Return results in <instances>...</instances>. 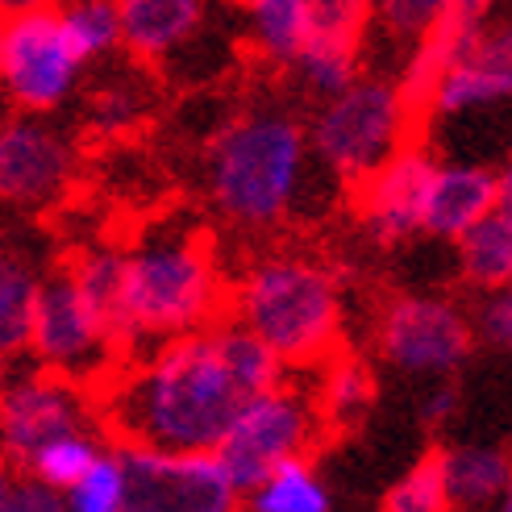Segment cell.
Listing matches in <instances>:
<instances>
[{"label": "cell", "instance_id": "1", "mask_svg": "<svg viewBox=\"0 0 512 512\" xmlns=\"http://www.w3.org/2000/svg\"><path fill=\"white\" fill-rule=\"evenodd\" d=\"M284 379V363L234 325H200L150 350L105 396V421L125 446L213 450L238 408Z\"/></svg>", "mask_w": 512, "mask_h": 512}, {"label": "cell", "instance_id": "2", "mask_svg": "<svg viewBox=\"0 0 512 512\" xmlns=\"http://www.w3.org/2000/svg\"><path fill=\"white\" fill-rule=\"evenodd\" d=\"M221 309V271L209 238L192 225H163L134 250H121V342H167L213 325Z\"/></svg>", "mask_w": 512, "mask_h": 512}, {"label": "cell", "instance_id": "3", "mask_svg": "<svg viewBox=\"0 0 512 512\" xmlns=\"http://www.w3.org/2000/svg\"><path fill=\"white\" fill-rule=\"evenodd\" d=\"M309 175V134L288 113H250L217 138L209 155V192L217 209L242 229L284 221Z\"/></svg>", "mask_w": 512, "mask_h": 512}, {"label": "cell", "instance_id": "4", "mask_svg": "<svg viewBox=\"0 0 512 512\" xmlns=\"http://www.w3.org/2000/svg\"><path fill=\"white\" fill-rule=\"evenodd\" d=\"M238 321L284 367H321L342 338L338 279L304 254H275L238 288Z\"/></svg>", "mask_w": 512, "mask_h": 512}, {"label": "cell", "instance_id": "5", "mask_svg": "<svg viewBox=\"0 0 512 512\" xmlns=\"http://www.w3.org/2000/svg\"><path fill=\"white\" fill-rule=\"evenodd\" d=\"M413 121L417 117L408 113L396 84L350 80L346 88L321 100V113L309 130V150L334 175L358 184L408 146Z\"/></svg>", "mask_w": 512, "mask_h": 512}, {"label": "cell", "instance_id": "6", "mask_svg": "<svg viewBox=\"0 0 512 512\" xmlns=\"http://www.w3.org/2000/svg\"><path fill=\"white\" fill-rule=\"evenodd\" d=\"M321 425L325 421L317 413V396L288 388L279 379L238 408V417L229 421L225 438L213 446V454L221 471L229 475V483H234V492L246 496L271 467L309 454Z\"/></svg>", "mask_w": 512, "mask_h": 512}, {"label": "cell", "instance_id": "7", "mask_svg": "<svg viewBox=\"0 0 512 512\" xmlns=\"http://www.w3.org/2000/svg\"><path fill=\"white\" fill-rule=\"evenodd\" d=\"M80 55L71 50L55 5L0 17V88L25 113H50L75 92Z\"/></svg>", "mask_w": 512, "mask_h": 512}, {"label": "cell", "instance_id": "8", "mask_svg": "<svg viewBox=\"0 0 512 512\" xmlns=\"http://www.w3.org/2000/svg\"><path fill=\"white\" fill-rule=\"evenodd\" d=\"M130 496L125 512H229L238 492L213 450H150L125 446Z\"/></svg>", "mask_w": 512, "mask_h": 512}, {"label": "cell", "instance_id": "9", "mask_svg": "<svg viewBox=\"0 0 512 512\" xmlns=\"http://www.w3.org/2000/svg\"><path fill=\"white\" fill-rule=\"evenodd\" d=\"M25 346L38 354V363L46 371L84 383L109 367V354L117 342L105 329V321H100L84 304V296L75 292L71 275H55V279H38L30 342Z\"/></svg>", "mask_w": 512, "mask_h": 512}, {"label": "cell", "instance_id": "10", "mask_svg": "<svg viewBox=\"0 0 512 512\" xmlns=\"http://www.w3.org/2000/svg\"><path fill=\"white\" fill-rule=\"evenodd\" d=\"M471 321L438 296H400L379 317V354L408 375H450L471 358Z\"/></svg>", "mask_w": 512, "mask_h": 512}, {"label": "cell", "instance_id": "11", "mask_svg": "<svg viewBox=\"0 0 512 512\" xmlns=\"http://www.w3.org/2000/svg\"><path fill=\"white\" fill-rule=\"evenodd\" d=\"M80 429H92V408L75 379L42 371L17 375L0 388V450L9 463L25 467L38 446Z\"/></svg>", "mask_w": 512, "mask_h": 512}, {"label": "cell", "instance_id": "12", "mask_svg": "<svg viewBox=\"0 0 512 512\" xmlns=\"http://www.w3.org/2000/svg\"><path fill=\"white\" fill-rule=\"evenodd\" d=\"M433 167L438 163H433L425 150L404 146L383 167H375L367 179L354 184L358 221H363V229L379 246H400L413 234H421Z\"/></svg>", "mask_w": 512, "mask_h": 512}, {"label": "cell", "instance_id": "13", "mask_svg": "<svg viewBox=\"0 0 512 512\" xmlns=\"http://www.w3.org/2000/svg\"><path fill=\"white\" fill-rule=\"evenodd\" d=\"M71 184V150L59 130L17 117L0 125V200L13 209H46Z\"/></svg>", "mask_w": 512, "mask_h": 512}, {"label": "cell", "instance_id": "14", "mask_svg": "<svg viewBox=\"0 0 512 512\" xmlns=\"http://www.w3.org/2000/svg\"><path fill=\"white\" fill-rule=\"evenodd\" d=\"M371 17V0H309V34H304L292 67L300 71V84L313 96L325 100L354 80Z\"/></svg>", "mask_w": 512, "mask_h": 512}, {"label": "cell", "instance_id": "15", "mask_svg": "<svg viewBox=\"0 0 512 512\" xmlns=\"http://www.w3.org/2000/svg\"><path fill=\"white\" fill-rule=\"evenodd\" d=\"M492 5L496 0H442L438 13L425 21V30L417 34V50L413 59L404 63V75L396 92L404 96V105L413 117L429 113V96L438 75L463 55L467 42L492 21Z\"/></svg>", "mask_w": 512, "mask_h": 512}, {"label": "cell", "instance_id": "16", "mask_svg": "<svg viewBox=\"0 0 512 512\" xmlns=\"http://www.w3.org/2000/svg\"><path fill=\"white\" fill-rule=\"evenodd\" d=\"M512 92V38L508 30L488 21L483 30L467 42V50L458 55L433 84L429 109L438 113H471V109H488L500 105Z\"/></svg>", "mask_w": 512, "mask_h": 512}, {"label": "cell", "instance_id": "17", "mask_svg": "<svg viewBox=\"0 0 512 512\" xmlns=\"http://www.w3.org/2000/svg\"><path fill=\"white\" fill-rule=\"evenodd\" d=\"M508 196V179L488 171V167H467V163H454V167H433L429 179V196H425V221L421 229L442 242H454L467 225H475L488 209Z\"/></svg>", "mask_w": 512, "mask_h": 512}, {"label": "cell", "instance_id": "18", "mask_svg": "<svg viewBox=\"0 0 512 512\" xmlns=\"http://www.w3.org/2000/svg\"><path fill=\"white\" fill-rule=\"evenodd\" d=\"M121 46L146 63L184 50L204 25V0H113Z\"/></svg>", "mask_w": 512, "mask_h": 512}, {"label": "cell", "instance_id": "19", "mask_svg": "<svg viewBox=\"0 0 512 512\" xmlns=\"http://www.w3.org/2000/svg\"><path fill=\"white\" fill-rule=\"evenodd\" d=\"M458 242V271L471 288L492 292V288H508L512 279V204L508 196L488 209L475 225H467Z\"/></svg>", "mask_w": 512, "mask_h": 512}, {"label": "cell", "instance_id": "20", "mask_svg": "<svg viewBox=\"0 0 512 512\" xmlns=\"http://www.w3.org/2000/svg\"><path fill=\"white\" fill-rule=\"evenodd\" d=\"M442 458V483L450 508H488L508 496L512 463L496 446H458L438 450Z\"/></svg>", "mask_w": 512, "mask_h": 512}, {"label": "cell", "instance_id": "21", "mask_svg": "<svg viewBox=\"0 0 512 512\" xmlns=\"http://www.w3.org/2000/svg\"><path fill=\"white\" fill-rule=\"evenodd\" d=\"M250 42L271 63H292L309 34V0H238Z\"/></svg>", "mask_w": 512, "mask_h": 512}, {"label": "cell", "instance_id": "22", "mask_svg": "<svg viewBox=\"0 0 512 512\" xmlns=\"http://www.w3.org/2000/svg\"><path fill=\"white\" fill-rule=\"evenodd\" d=\"M246 496L259 512H329V488L309 467V454L271 467Z\"/></svg>", "mask_w": 512, "mask_h": 512}, {"label": "cell", "instance_id": "23", "mask_svg": "<svg viewBox=\"0 0 512 512\" xmlns=\"http://www.w3.org/2000/svg\"><path fill=\"white\" fill-rule=\"evenodd\" d=\"M38 275L25 267L17 254L0 250V358H13L30 342Z\"/></svg>", "mask_w": 512, "mask_h": 512}, {"label": "cell", "instance_id": "24", "mask_svg": "<svg viewBox=\"0 0 512 512\" xmlns=\"http://www.w3.org/2000/svg\"><path fill=\"white\" fill-rule=\"evenodd\" d=\"M75 292L84 296L88 309L105 321V329L117 342V313H121V250L109 246H96L88 254L75 259V267L67 271Z\"/></svg>", "mask_w": 512, "mask_h": 512}, {"label": "cell", "instance_id": "25", "mask_svg": "<svg viewBox=\"0 0 512 512\" xmlns=\"http://www.w3.org/2000/svg\"><path fill=\"white\" fill-rule=\"evenodd\" d=\"M375 400V375L367 363H334L325 371V388L317 392V413L329 425H358L367 417V408Z\"/></svg>", "mask_w": 512, "mask_h": 512}, {"label": "cell", "instance_id": "26", "mask_svg": "<svg viewBox=\"0 0 512 512\" xmlns=\"http://www.w3.org/2000/svg\"><path fill=\"white\" fill-rule=\"evenodd\" d=\"M59 21H63V34L75 55H80V63L105 59L121 46L113 0H71L67 9H59Z\"/></svg>", "mask_w": 512, "mask_h": 512}, {"label": "cell", "instance_id": "27", "mask_svg": "<svg viewBox=\"0 0 512 512\" xmlns=\"http://www.w3.org/2000/svg\"><path fill=\"white\" fill-rule=\"evenodd\" d=\"M96 454H100V446L92 438V429H80V433H63V438H50L46 446H38L21 471H30V479L46 483L50 492L63 496L71 483L92 467Z\"/></svg>", "mask_w": 512, "mask_h": 512}, {"label": "cell", "instance_id": "28", "mask_svg": "<svg viewBox=\"0 0 512 512\" xmlns=\"http://www.w3.org/2000/svg\"><path fill=\"white\" fill-rule=\"evenodd\" d=\"M67 508L75 512H125V496H130V479H125V458L121 450H100L92 467L63 492Z\"/></svg>", "mask_w": 512, "mask_h": 512}, {"label": "cell", "instance_id": "29", "mask_svg": "<svg viewBox=\"0 0 512 512\" xmlns=\"http://www.w3.org/2000/svg\"><path fill=\"white\" fill-rule=\"evenodd\" d=\"M383 508L388 512H442V508H450L438 450H429L421 463H413V471H408L388 496H383Z\"/></svg>", "mask_w": 512, "mask_h": 512}, {"label": "cell", "instance_id": "30", "mask_svg": "<svg viewBox=\"0 0 512 512\" xmlns=\"http://www.w3.org/2000/svg\"><path fill=\"white\" fill-rule=\"evenodd\" d=\"M146 105H150V96L134 80H117V84H105L92 96L88 117H92V125L100 134H125L142 121Z\"/></svg>", "mask_w": 512, "mask_h": 512}, {"label": "cell", "instance_id": "31", "mask_svg": "<svg viewBox=\"0 0 512 512\" xmlns=\"http://www.w3.org/2000/svg\"><path fill=\"white\" fill-rule=\"evenodd\" d=\"M471 334L483 338L492 350H508L512 346V296H508V288H492L488 296H483Z\"/></svg>", "mask_w": 512, "mask_h": 512}, {"label": "cell", "instance_id": "32", "mask_svg": "<svg viewBox=\"0 0 512 512\" xmlns=\"http://www.w3.org/2000/svg\"><path fill=\"white\" fill-rule=\"evenodd\" d=\"M59 508H67L63 496L50 492L38 479L5 483V496H0V512H59Z\"/></svg>", "mask_w": 512, "mask_h": 512}, {"label": "cell", "instance_id": "33", "mask_svg": "<svg viewBox=\"0 0 512 512\" xmlns=\"http://www.w3.org/2000/svg\"><path fill=\"white\" fill-rule=\"evenodd\" d=\"M442 0H379V13L383 21H388V30L392 34H421L425 30V21L438 13Z\"/></svg>", "mask_w": 512, "mask_h": 512}, {"label": "cell", "instance_id": "34", "mask_svg": "<svg viewBox=\"0 0 512 512\" xmlns=\"http://www.w3.org/2000/svg\"><path fill=\"white\" fill-rule=\"evenodd\" d=\"M454 413H458V388L454 383H438V388H429V396L421 404L425 425H446Z\"/></svg>", "mask_w": 512, "mask_h": 512}, {"label": "cell", "instance_id": "35", "mask_svg": "<svg viewBox=\"0 0 512 512\" xmlns=\"http://www.w3.org/2000/svg\"><path fill=\"white\" fill-rule=\"evenodd\" d=\"M42 5H55V0H0V17H13L25 9H42Z\"/></svg>", "mask_w": 512, "mask_h": 512}, {"label": "cell", "instance_id": "36", "mask_svg": "<svg viewBox=\"0 0 512 512\" xmlns=\"http://www.w3.org/2000/svg\"><path fill=\"white\" fill-rule=\"evenodd\" d=\"M5 483H9V479H5V475H0V496H5Z\"/></svg>", "mask_w": 512, "mask_h": 512}]
</instances>
